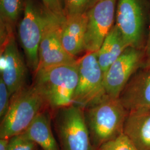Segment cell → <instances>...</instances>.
I'll use <instances>...</instances> for the list:
<instances>
[{"label":"cell","instance_id":"cell-1","mask_svg":"<svg viewBox=\"0 0 150 150\" xmlns=\"http://www.w3.org/2000/svg\"><path fill=\"white\" fill-rule=\"evenodd\" d=\"M33 85L46 102L56 111L73 104V97L79 80L77 62L38 69Z\"/></svg>","mask_w":150,"mask_h":150},{"label":"cell","instance_id":"cell-2","mask_svg":"<svg viewBox=\"0 0 150 150\" xmlns=\"http://www.w3.org/2000/svg\"><path fill=\"white\" fill-rule=\"evenodd\" d=\"M83 110L91 141L98 147L123 133L129 111L119 98L106 95Z\"/></svg>","mask_w":150,"mask_h":150},{"label":"cell","instance_id":"cell-3","mask_svg":"<svg viewBox=\"0 0 150 150\" xmlns=\"http://www.w3.org/2000/svg\"><path fill=\"white\" fill-rule=\"evenodd\" d=\"M46 107L34 85L25 86L11 97L8 110L1 121L0 139H10L22 134Z\"/></svg>","mask_w":150,"mask_h":150},{"label":"cell","instance_id":"cell-4","mask_svg":"<svg viewBox=\"0 0 150 150\" xmlns=\"http://www.w3.org/2000/svg\"><path fill=\"white\" fill-rule=\"evenodd\" d=\"M56 21H59L43 5L34 0L25 1L23 16L18 26V36L27 65L33 73L38 67V49L43 33Z\"/></svg>","mask_w":150,"mask_h":150},{"label":"cell","instance_id":"cell-5","mask_svg":"<svg viewBox=\"0 0 150 150\" xmlns=\"http://www.w3.org/2000/svg\"><path fill=\"white\" fill-rule=\"evenodd\" d=\"M54 111V125L62 150H92L83 108L72 104Z\"/></svg>","mask_w":150,"mask_h":150},{"label":"cell","instance_id":"cell-6","mask_svg":"<svg viewBox=\"0 0 150 150\" xmlns=\"http://www.w3.org/2000/svg\"><path fill=\"white\" fill-rule=\"evenodd\" d=\"M79 80L73 104L85 108L106 95L104 73L98 63L96 52H87L77 60Z\"/></svg>","mask_w":150,"mask_h":150},{"label":"cell","instance_id":"cell-7","mask_svg":"<svg viewBox=\"0 0 150 150\" xmlns=\"http://www.w3.org/2000/svg\"><path fill=\"white\" fill-rule=\"evenodd\" d=\"M145 0H117L116 25L129 47L141 49L146 25Z\"/></svg>","mask_w":150,"mask_h":150},{"label":"cell","instance_id":"cell-8","mask_svg":"<svg viewBox=\"0 0 150 150\" xmlns=\"http://www.w3.org/2000/svg\"><path fill=\"white\" fill-rule=\"evenodd\" d=\"M117 0H96L87 11L85 49L96 52L114 26Z\"/></svg>","mask_w":150,"mask_h":150},{"label":"cell","instance_id":"cell-9","mask_svg":"<svg viewBox=\"0 0 150 150\" xmlns=\"http://www.w3.org/2000/svg\"><path fill=\"white\" fill-rule=\"evenodd\" d=\"M144 57L141 49L129 47L104 74L106 95L118 98L132 76L139 68Z\"/></svg>","mask_w":150,"mask_h":150},{"label":"cell","instance_id":"cell-10","mask_svg":"<svg viewBox=\"0 0 150 150\" xmlns=\"http://www.w3.org/2000/svg\"><path fill=\"white\" fill-rule=\"evenodd\" d=\"M0 61V78L7 86L12 97L26 86L27 73L14 34L1 46Z\"/></svg>","mask_w":150,"mask_h":150},{"label":"cell","instance_id":"cell-11","mask_svg":"<svg viewBox=\"0 0 150 150\" xmlns=\"http://www.w3.org/2000/svg\"><path fill=\"white\" fill-rule=\"evenodd\" d=\"M60 24L59 21L54 22L46 28L43 33L38 49V70L77 62L75 57L67 52L61 43L59 37Z\"/></svg>","mask_w":150,"mask_h":150},{"label":"cell","instance_id":"cell-12","mask_svg":"<svg viewBox=\"0 0 150 150\" xmlns=\"http://www.w3.org/2000/svg\"><path fill=\"white\" fill-rule=\"evenodd\" d=\"M119 98L128 111L150 109V66L131 77Z\"/></svg>","mask_w":150,"mask_h":150},{"label":"cell","instance_id":"cell-13","mask_svg":"<svg viewBox=\"0 0 150 150\" xmlns=\"http://www.w3.org/2000/svg\"><path fill=\"white\" fill-rule=\"evenodd\" d=\"M87 21V13H85L67 17L60 24L59 37L61 43L67 52L75 57L85 51Z\"/></svg>","mask_w":150,"mask_h":150},{"label":"cell","instance_id":"cell-14","mask_svg":"<svg viewBox=\"0 0 150 150\" xmlns=\"http://www.w3.org/2000/svg\"><path fill=\"white\" fill-rule=\"evenodd\" d=\"M123 134L139 150H150V109L139 108L129 111Z\"/></svg>","mask_w":150,"mask_h":150},{"label":"cell","instance_id":"cell-15","mask_svg":"<svg viewBox=\"0 0 150 150\" xmlns=\"http://www.w3.org/2000/svg\"><path fill=\"white\" fill-rule=\"evenodd\" d=\"M20 135L31 140L43 150H59L51 128V117L45 110Z\"/></svg>","mask_w":150,"mask_h":150},{"label":"cell","instance_id":"cell-16","mask_svg":"<svg viewBox=\"0 0 150 150\" xmlns=\"http://www.w3.org/2000/svg\"><path fill=\"white\" fill-rule=\"evenodd\" d=\"M127 47L122 33L115 24L96 52L98 63L104 74Z\"/></svg>","mask_w":150,"mask_h":150},{"label":"cell","instance_id":"cell-17","mask_svg":"<svg viewBox=\"0 0 150 150\" xmlns=\"http://www.w3.org/2000/svg\"><path fill=\"white\" fill-rule=\"evenodd\" d=\"M23 0H0V44L2 45L12 35L22 11Z\"/></svg>","mask_w":150,"mask_h":150},{"label":"cell","instance_id":"cell-18","mask_svg":"<svg viewBox=\"0 0 150 150\" xmlns=\"http://www.w3.org/2000/svg\"><path fill=\"white\" fill-rule=\"evenodd\" d=\"M66 17L86 13L96 0H64Z\"/></svg>","mask_w":150,"mask_h":150},{"label":"cell","instance_id":"cell-19","mask_svg":"<svg viewBox=\"0 0 150 150\" xmlns=\"http://www.w3.org/2000/svg\"><path fill=\"white\" fill-rule=\"evenodd\" d=\"M97 150H139L123 133L101 145Z\"/></svg>","mask_w":150,"mask_h":150},{"label":"cell","instance_id":"cell-20","mask_svg":"<svg viewBox=\"0 0 150 150\" xmlns=\"http://www.w3.org/2000/svg\"><path fill=\"white\" fill-rule=\"evenodd\" d=\"M42 5L61 23L66 19L64 0H41Z\"/></svg>","mask_w":150,"mask_h":150},{"label":"cell","instance_id":"cell-21","mask_svg":"<svg viewBox=\"0 0 150 150\" xmlns=\"http://www.w3.org/2000/svg\"><path fill=\"white\" fill-rule=\"evenodd\" d=\"M36 147L35 142L18 134L10 139L7 150H36Z\"/></svg>","mask_w":150,"mask_h":150},{"label":"cell","instance_id":"cell-22","mask_svg":"<svg viewBox=\"0 0 150 150\" xmlns=\"http://www.w3.org/2000/svg\"><path fill=\"white\" fill-rule=\"evenodd\" d=\"M11 95L7 86L0 78V117L1 120L5 117L11 102Z\"/></svg>","mask_w":150,"mask_h":150},{"label":"cell","instance_id":"cell-23","mask_svg":"<svg viewBox=\"0 0 150 150\" xmlns=\"http://www.w3.org/2000/svg\"><path fill=\"white\" fill-rule=\"evenodd\" d=\"M145 56L146 57V67L150 66V17L149 33L145 47Z\"/></svg>","mask_w":150,"mask_h":150},{"label":"cell","instance_id":"cell-24","mask_svg":"<svg viewBox=\"0 0 150 150\" xmlns=\"http://www.w3.org/2000/svg\"><path fill=\"white\" fill-rule=\"evenodd\" d=\"M10 139H0V150H7Z\"/></svg>","mask_w":150,"mask_h":150}]
</instances>
